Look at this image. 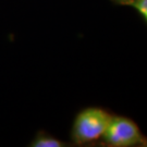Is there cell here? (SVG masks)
I'll return each mask as SVG.
<instances>
[{"label":"cell","mask_w":147,"mask_h":147,"mask_svg":"<svg viewBox=\"0 0 147 147\" xmlns=\"http://www.w3.org/2000/svg\"><path fill=\"white\" fill-rule=\"evenodd\" d=\"M111 116L100 108H86L76 116L72 127V140L75 144H87L102 137Z\"/></svg>","instance_id":"obj_1"},{"label":"cell","mask_w":147,"mask_h":147,"mask_svg":"<svg viewBox=\"0 0 147 147\" xmlns=\"http://www.w3.org/2000/svg\"><path fill=\"white\" fill-rule=\"evenodd\" d=\"M101 138L106 145L112 147L143 146L146 141L138 126L132 120L124 117L112 116Z\"/></svg>","instance_id":"obj_2"},{"label":"cell","mask_w":147,"mask_h":147,"mask_svg":"<svg viewBox=\"0 0 147 147\" xmlns=\"http://www.w3.org/2000/svg\"><path fill=\"white\" fill-rule=\"evenodd\" d=\"M31 146L33 147H63L65 144L58 138L50 136L46 133H38L32 141Z\"/></svg>","instance_id":"obj_3"},{"label":"cell","mask_w":147,"mask_h":147,"mask_svg":"<svg viewBox=\"0 0 147 147\" xmlns=\"http://www.w3.org/2000/svg\"><path fill=\"white\" fill-rule=\"evenodd\" d=\"M118 5H129L136 9L147 21V0H112Z\"/></svg>","instance_id":"obj_4"},{"label":"cell","mask_w":147,"mask_h":147,"mask_svg":"<svg viewBox=\"0 0 147 147\" xmlns=\"http://www.w3.org/2000/svg\"><path fill=\"white\" fill-rule=\"evenodd\" d=\"M143 146H146V147H147V140H146V141H145V143L143 144Z\"/></svg>","instance_id":"obj_5"}]
</instances>
